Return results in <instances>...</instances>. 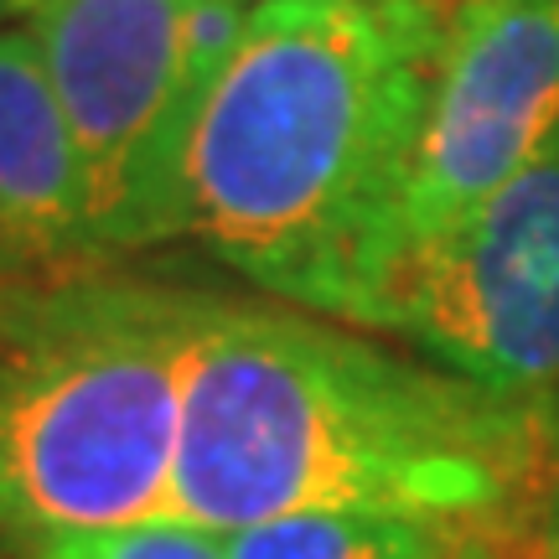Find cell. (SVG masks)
<instances>
[{
	"instance_id": "cell-6",
	"label": "cell",
	"mask_w": 559,
	"mask_h": 559,
	"mask_svg": "<svg viewBox=\"0 0 559 559\" xmlns=\"http://www.w3.org/2000/svg\"><path fill=\"white\" fill-rule=\"evenodd\" d=\"M555 130L559 0H461L445 21L440 73L389 228L379 296L404 264H415L513 171H523V160Z\"/></svg>"
},
{
	"instance_id": "cell-1",
	"label": "cell",
	"mask_w": 559,
	"mask_h": 559,
	"mask_svg": "<svg viewBox=\"0 0 559 559\" xmlns=\"http://www.w3.org/2000/svg\"><path fill=\"white\" fill-rule=\"evenodd\" d=\"M559 425L296 306H198L171 519L234 534L300 508H383L451 528L498 502Z\"/></svg>"
},
{
	"instance_id": "cell-7",
	"label": "cell",
	"mask_w": 559,
	"mask_h": 559,
	"mask_svg": "<svg viewBox=\"0 0 559 559\" xmlns=\"http://www.w3.org/2000/svg\"><path fill=\"white\" fill-rule=\"evenodd\" d=\"M0 234L37 260H99L79 135L32 26H0Z\"/></svg>"
},
{
	"instance_id": "cell-3",
	"label": "cell",
	"mask_w": 559,
	"mask_h": 559,
	"mask_svg": "<svg viewBox=\"0 0 559 559\" xmlns=\"http://www.w3.org/2000/svg\"><path fill=\"white\" fill-rule=\"evenodd\" d=\"M192 290L73 275L0 296V534L171 519Z\"/></svg>"
},
{
	"instance_id": "cell-10",
	"label": "cell",
	"mask_w": 559,
	"mask_h": 559,
	"mask_svg": "<svg viewBox=\"0 0 559 559\" xmlns=\"http://www.w3.org/2000/svg\"><path fill=\"white\" fill-rule=\"evenodd\" d=\"M11 5H16V11H21V16H32V11H37V5H41V0H11Z\"/></svg>"
},
{
	"instance_id": "cell-8",
	"label": "cell",
	"mask_w": 559,
	"mask_h": 559,
	"mask_svg": "<svg viewBox=\"0 0 559 559\" xmlns=\"http://www.w3.org/2000/svg\"><path fill=\"white\" fill-rule=\"evenodd\" d=\"M228 559H440L436 528L383 508H300L223 534Z\"/></svg>"
},
{
	"instance_id": "cell-2",
	"label": "cell",
	"mask_w": 559,
	"mask_h": 559,
	"mask_svg": "<svg viewBox=\"0 0 559 559\" xmlns=\"http://www.w3.org/2000/svg\"><path fill=\"white\" fill-rule=\"evenodd\" d=\"M440 47L445 21L425 0H254L187 140L177 239L280 306L358 326Z\"/></svg>"
},
{
	"instance_id": "cell-9",
	"label": "cell",
	"mask_w": 559,
	"mask_h": 559,
	"mask_svg": "<svg viewBox=\"0 0 559 559\" xmlns=\"http://www.w3.org/2000/svg\"><path fill=\"white\" fill-rule=\"evenodd\" d=\"M21 559H228L223 534L187 519H145L120 528H73L11 539Z\"/></svg>"
},
{
	"instance_id": "cell-11",
	"label": "cell",
	"mask_w": 559,
	"mask_h": 559,
	"mask_svg": "<svg viewBox=\"0 0 559 559\" xmlns=\"http://www.w3.org/2000/svg\"><path fill=\"white\" fill-rule=\"evenodd\" d=\"M5 11H16V5H11V0H0V21H5Z\"/></svg>"
},
{
	"instance_id": "cell-4",
	"label": "cell",
	"mask_w": 559,
	"mask_h": 559,
	"mask_svg": "<svg viewBox=\"0 0 559 559\" xmlns=\"http://www.w3.org/2000/svg\"><path fill=\"white\" fill-rule=\"evenodd\" d=\"M358 332H394L508 400L559 394V130L389 280Z\"/></svg>"
},
{
	"instance_id": "cell-5",
	"label": "cell",
	"mask_w": 559,
	"mask_h": 559,
	"mask_svg": "<svg viewBox=\"0 0 559 559\" xmlns=\"http://www.w3.org/2000/svg\"><path fill=\"white\" fill-rule=\"evenodd\" d=\"M192 0H41L26 16L79 135L99 254L177 239L192 109L181 21Z\"/></svg>"
}]
</instances>
